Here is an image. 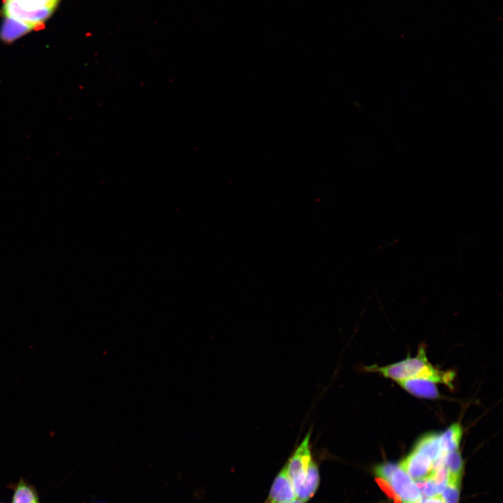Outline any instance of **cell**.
I'll use <instances>...</instances> for the list:
<instances>
[{
    "label": "cell",
    "instance_id": "obj_10",
    "mask_svg": "<svg viewBox=\"0 0 503 503\" xmlns=\"http://www.w3.org/2000/svg\"><path fill=\"white\" fill-rule=\"evenodd\" d=\"M462 435L463 429L462 425L458 423L451 424L444 432L440 434L441 450L444 452L458 450Z\"/></svg>",
    "mask_w": 503,
    "mask_h": 503
},
{
    "label": "cell",
    "instance_id": "obj_5",
    "mask_svg": "<svg viewBox=\"0 0 503 503\" xmlns=\"http://www.w3.org/2000/svg\"><path fill=\"white\" fill-rule=\"evenodd\" d=\"M296 498V493L284 465L273 480L267 502L287 503Z\"/></svg>",
    "mask_w": 503,
    "mask_h": 503
},
{
    "label": "cell",
    "instance_id": "obj_18",
    "mask_svg": "<svg viewBox=\"0 0 503 503\" xmlns=\"http://www.w3.org/2000/svg\"><path fill=\"white\" fill-rule=\"evenodd\" d=\"M287 503H306V502H304V501H302V500H300V499H298V498H296V499H294V500H291V501H290V502H287Z\"/></svg>",
    "mask_w": 503,
    "mask_h": 503
},
{
    "label": "cell",
    "instance_id": "obj_15",
    "mask_svg": "<svg viewBox=\"0 0 503 503\" xmlns=\"http://www.w3.org/2000/svg\"><path fill=\"white\" fill-rule=\"evenodd\" d=\"M398 465L393 462H384L377 465L374 469L375 475L386 482L389 480L391 474L397 468Z\"/></svg>",
    "mask_w": 503,
    "mask_h": 503
},
{
    "label": "cell",
    "instance_id": "obj_12",
    "mask_svg": "<svg viewBox=\"0 0 503 503\" xmlns=\"http://www.w3.org/2000/svg\"><path fill=\"white\" fill-rule=\"evenodd\" d=\"M462 476L449 474L447 484L442 493L444 503H459Z\"/></svg>",
    "mask_w": 503,
    "mask_h": 503
},
{
    "label": "cell",
    "instance_id": "obj_3",
    "mask_svg": "<svg viewBox=\"0 0 503 503\" xmlns=\"http://www.w3.org/2000/svg\"><path fill=\"white\" fill-rule=\"evenodd\" d=\"M3 11L6 17L24 22L34 29H38L43 27L44 22L54 10L49 8H34L19 0H4Z\"/></svg>",
    "mask_w": 503,
    "mask_h": 503
},
{
    "label": "cell",
    "instance_id": "obj_1",
    "mask_svg": "<svg viewBox=\"0 0 503 503\" xmlns=\"http://www.w3.org/2000/svg\"><path fill=\"white\" fill-rule=\"evenodd\" d=\"M370 372H376L385 378L396 382L411 378H425L437 384H442L453 388L455 373L452 370H444L432 365L428 359L424 347L418 349L417 354L409 356L400 361L385 366L372 365L364 369Z\"/></svg>",
    "mask_w": 503,
    "mask_h": 503
},
{
    "label": "cell",
    "instance_id": "obj_13",
    "mask_svg": "<svg viewBox=\"0 0 503 503\" xmlns=\"http://www.w3.org/2000/svg\"><path fill=\"white\" fill-rule=\"evenodd\" d=\"M444 467L448 470L449 474L462 476L464 462L459 449L446 453Z\"/></svg>",
    "mask_w": 503,
    "mask_h": 503
},
{
    "label": "cell",
    "instance_id": "obj_17",
    "mask_svg": "<svg viewBox=\"0 0 503 503\" xmlns=\"http://www.w3.org/2000/svg\"><path fill=\"white\" fill-rule=\"evenodd\" d=\"M418 503H444V501L442 495L437 494L429 497H421Z\"/></svg>",
    "mask_w": 503,
    "mask_h": 503
},
{
    "label": "cell",
    "instance_id": "obj_6",
    "mask_svg": "<svg viewBox=\"0 0 503 503\" xmlns=\"http://www.w3.org/2000/svg\"><path fill=\"white\" fill-rule=\"evenodd\" d=\"M398 466L412 479L418 480L429 476L432 468V460L412 450L399 462Z\"/></svg>",
    "mask_w": 503,
    "mask_h": 503
},
{
    "label": "cell",
    "instance_id": "obj_19",
    "mask_svg": "<svg viewBox=\"0 0 503 503\" xmlns=\"http://www.w3.org/2000/svg\"><path fill=\"white\" fill-rule=\"evenodd\" d=\"M265 503H271V502H267V501H266V502H265Z\"/></svg>",
    "mask_w": 503,
    "mask_h": 503
},
{
    "label": "cell",
    "instance_id": "obj_7",
    "mask_svg": "<svg viewBox=\"0 0 503 503\" xmlns=\"http://www.w3.org/2000/svg\"><path fill=\"white\" fill-rule=\"evenodd\" d=\"M397 384L409 394L420 398L434 400L439 398L437 383L425 378H411Z\"/></svg>",
    "mask_w": 503,
    "mask_h": 503
},
{
    "label": "cell",
    "instance_id": "obj_9",
    "mask_svg": "<svg viewBox=\"0 0 503 503\" xmlns=\"http://www.w3.org/2000/svg\"><path fill=\"white\" fill-rule=\"evenodd\" d=\"M440 434L431 432L420 437L414 446L413 451L426 455L432 462L442 452L439 443Z\"/></svg>",
    "mask_w": 503,
    "mask_h": 503
},
{
    "label": "cell",
    "instance_id": "obj_16",
    "mask_svg": "<svg viewBox=\"0 0 503 503\" xmlns=\"http://www.w3.org/2000/svg\"><path fill=\"white\" fill-rule=\"evenodd\" d=\"M29 7L41 9L49 8L55 10L60 0H19Z\"/></svg>",
    "mask_w": 503,
    "mask_h": 503
},
{
    "label": "cell",
    "instance_id": "obj_20",
    "mask_svg": "<svg viewBox=\"0 0 503 503\" xmlns=\"http://www.w3.org/2000/svg\"><path fill=\"white\" fill-rule=\"evenodd\" d=\"M0 503H2V502H0Z\"/></svg>",
    "mask_w": 503,
    "mask_h": 503
},
{
    "label": "cell",
    "instance_id": "obj_2",
    "mask_svg": "<svg viewBox=\"0 0 503 503\" xmlns=\"http://www.w3.org/2000/svg\"><path fill=\"white\" fill-rule=\"evenodd\" d=\"M310 435L311 431L305 435L285 464L296 493L307 477L314 461L311 451Z\"/></svg>",
    "mask_w": 503,
    "mask_h": 503
},
{
    "label": "cell",
    "instance_id": "obj_4",
    "mask_svg": "<svg viewBox=\"0 0 503 503\" xmlns=\"http://www.w3.org/2000/svg\"><path fill=\"white\" fill-rule=\"evenodd\" d=\"M387 483L403 503H418L421 499L415 482L398 465Z\"/></svg>",
    "mask_w": 503,
    "mask_h": 503
},
{
    "label": "cell",
    "instance_id": "obj_11",
    "mask_svg": "<svg viewBox=\"0 0 503 503\" xmlns=\"http://www.w3.org/2000/svg\"><path fill=\"white\" fill-rule=\"evenodd\" d=\"M11 503H39L35 488L23 479L15 486Z\"/></svg>",
    "mask_w": 503,
    "mask_h": 503
},
{
    "label": "cell",
    "instance_id": "obj_8",
    "mask_svg": "<svg viewBox=\"0 0 503 503\" xmlns=\"http://www.w3.org/2000/svg\"><path fill=\"white\" fill-rule=\"evenodd\" d=\"M32 30L34 29L31 26L6 17L1 25L0 39L6 43H11Z\"/></svg>",
    "mask_w": 503,
    "mask_h": 503
},
{
    "label": "cell",
    "instance_id": "obj_14",
    "mask_svg": "<svg viewBox=\"0 0 503 503\" xmlns=\"http://www.w3.org/2000/svg\"><path fill=\"white\" fill-rule=\"evenodd\" d=\"M414 482L421 497H429L438 494L435 484L428 476L416 480Z\"/></svg>",
    "mask_w": 503,
    "mask_h": 503
}]
</instances>
